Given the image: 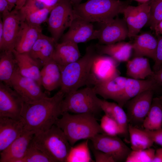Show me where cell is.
I'll return each mask as SVG.
<instances>
[{
	"label": "cell",
	"mask_w": 162,
	"mask_h": 162,
	"mask_svg": "<svg viewBox=\"0 0 162 162\" xmlns=\"http://www.w3.org/2000/svg\"><path fill=\"white\" fill-rule=\"evenodd\" d=\"M64 96L60 90L52 97L30 103L24 102L21 116L24 129L34 134L50 129L62 114L61 104Z\"/></svg>",
	"instance_id": "1"
},
{
	"label": "cell",
	"mask_w": 162,
	"mask_h": 162,
	"mask_svg": "<svg viewBox=\"0 0 162 162\" xmlns=\"http://www.w3.org/2000/svg\"><path fill=\"white\" fill-rule=\"evenodd\" d=\"M97 53L93 47L88 46L83 56L61 68L62 81L60 90L65 95L85 86H93L91 70Z\"/></svg>",
	"instance_id": "2"
},
{
	"label": "cell",
	"mask_w": 162,
	"mask_h": 162,
	"mask_svg": "<svg viewBox=\"0 0 162 162\" xmlns=\"http://www.w3.org/2000/svg\"><path fill=\"white\" fill-rule=\"evenodd\" d=\"M62 116L55 124L62 130L71 146L79 140H90L98 134H104L93 114L65 112Z\"/></svg>",
	"instance_id": "3"
},
{
	"label": "cell",
	"mask_w": 162,
	"mask_h": 162,
	"mask_svg": "<svg viewBox=\"0 0 162 162\" xmlns=\"http://www.w3.org/2000/svg\"><path fill=\"white\" fill-rule=\"evenodd\" d=\"M132 0H88L73 6L76 17L91 22L102 23L121 14L131 4Z\"/></svg>",
	"instance_id": "4"
},
{
	"label": "cell",
	"mask_w": 162,
	"mask_h": 162,
	"mask_svg": "<svg viewBox=\"0 0 162 162\" xmlns=\"http://www.w3.org/2000/svg\"><path fill=\"white\" fill-rule=\"evenodd\" d=\"M32 141L53 162H66L72 146L62 130L55 124L45 132L34 134Z\"/></svg>",
	"instance_id": "5"
},
{
	"label": "cell",
	"mask_w": 162,
	"mask_h": 162,
	"mask_svg": "<svg viewBox=\"0 0 162 162\" xmlns=\"http://www.w3.org/2000/svg\"><path fill=\"white\" fill-rule=\"evenodd\" d=\"M97 94L93 86H87L65 95L61 104L62 114L88 113L95 116L102 111L100 99Z\"/></svg>",
	"instance_id": "6"
},
{
	"label": "cell",
	"mask_w": 162,
	"mask_h": 162,
	"mask_svg": "<svg viewBox=\"0 0 162 162\" xmlns=\"http://www.w3.org/2000/svg\"><path fill=\"white\" fill-rule=\"evenodd\" d=\"M76 17L73 5L68 0H61L52 9L47 20L48 29L56 42Z\"/></svg>",
	"instance_id": "7"
},
{
	"label": "cell",
	"mask_w": 162,
	"mask_h": 162,
	"mask_svg": "<svg viewBox=\"0 0 162 162\" xmlns=\"http://www.w3.org/2000/svg\"><path fill=\"white\" fill-rule=\"evenodd\" d=\"M90 140L94 148L109 154L115 162H125L132 151L117 136L100 133Z\"/></svg>",
	"instance_id": "8"
},
{
	"label": "cell",
	"mask_w": 162,
	"mask_h": 162,
	"mask_svg": "<svg viewBox=\"0 0 162 162\" xmlns=\"http://www.w3.org/2000/svg\"><path fill=\"white\" fill-rule=\"evenodd\" d=\"M10 87L25 103H33L48 96L42 91L40 86L34 80L22 75L17 67L11 78Z\"/></svg>",
	"instance_id": "9"
},
{
	"label": "cell",
	"mask_w": 162,
	"mask_h": 162,
	"mask_svg": "<svg viewBox=\"0 0 162 162\" xmlns=\"http://www.w3.org/2000/svg\"><path fill=\"white\" fill-rule=\"evenodd\" d=\"M154 91L149 90L143 92L127 102L125 105L129 124L136 127L142 125L151 105Z\"/></svg>",
	"instance_id": "10"
},
{
	"label": "cell",
	"mask_w": 162,
	"mask_h": 162,
	"mask_svg": "<svg viewBox=\"0 0 162 162\" xmlns=\"http://www.w3.org/2000/svg\"><path fill=\"white\" fill-rule=\"evenodd\" d=\"M24 102L11 87L0 82V117L22 119Z\"/></svg>",
	"instance_id": "11"
},
{
	"label": "cell",
	"mask_w": 162,
	"mask_h": 162,
	"mask_svg": "<svg viewBox=\"0 0 162 162\" xmlns=\"http://www.w3.org/2000/svg\"><path fill=\"white\" fill-rule=\"evenodd\" d=\"M149 1L134 6L127 7L123 14L128 31V37H136L142 28L148 22L150 15Z\"/></svg>",
	"instance_id": "12"
},
{
	"label": "cell",
	"mask_w": 162,
	"mask_h": 162,
	"mask_svg": "<svg viewBox=\"0 0 162 162\" xmlns=\"http://www.w3.org/2000/svg\"><path fill=\"white\" fill-rule=\"evenodd\" d=\"M100 24L97 39L100 44H113L122 41L128 37V28L124 18L116 17Z\"/></svg>",
	"instance_id": "13"
},
{
	"label": "cell",
	"mask_w": 162,
	"mask_h": 162,
	"mask_svg": "<svg viewBox=\"0 0 162 162\" xmlns=\"http://www.w3.org/2000/svg\"><path fill=\"white\" fill-rule=\"evenodd\" d=\"M119 63L110 56L97 52L91 70L93 86L119 75L117 68Z\"/></svg>",
	"instance_id": "14"
},
{
	"label": "cell",
	"mask_w": 162,
	"mask_h": 162,
	"mask_svg": "<svg viewBox=\"0 0 162 162\" xmlns=\"http://www.w3.org/2000/svg\"><path fill=\"white\" fill-rule=\"evenodd\" d=\"M98 29L94 28L92 22L76 17L61 37L62 42L70 41L78 44L98 39Z\"/></svg>",
	"instance_id": "15"
},
{
	"label": "cell",
	"mask_w": 162,
	"mask_h": 162,
	"mask_svg": "<svg viewBox=\"0 0 162 162\" xmlns=\"http://www.w3.org/2000/svg\"><path fill=\"white\" fill-rule=\"evenodd\" d=\"M3 36L0 52L13 50L22 20L19 10L14 9L9 13L2 16Z\"/></svg>",
	"instance_id": "16"
},
{
	"label": "cell",
	"mask_w": 162,
	"mask_h": 162,
	"mask_svg": "<svg viewBox=\"0 0 162 162\" xmlns=\"http://www.w3.org/2000/svg\"><path fill=\"white\" fill-rule=\"evenodd\" d=\"M34 133L24 129L22 134L0 152V162H20L25 156Z\"/></svg>",
	"instance_id": "17"
},
{
	"label": "cell",
	"mask_w": 162,
	"mask_h": 162,
	"mask_svg": "<svg viewBox=\"0 0 162 162\" xmlns=\"http://www.w3.org/2000/svg\"><path fill=\"white\" fill-rule=\"evenodd\" d=\"M24 129V124L22 119L0 117V152L19 137Z\"/></svg>",
	"instance_id": "18"
},
{
	"label": "cell",
	"mask_w": 162,
	"mask_h": 162,
	"mask_svg": "<svg viewBox=\"0 0 162 162\" xmlns=\"http://www.w3.org/2000/svg\"><path fill=\"white\" fill-rule=\"evenodd\" d=\"M160 86L151 77L144 80L128 78L124 90L116 102L123 107L128 101L138 94L149 90L154 91Z\"/></svg>",
	"instance_id": "19"
},
{
	"label": "cell",
	"mask_w": 162,
	"mask_h": 162,
	"mask_svg": "<svg viewBox=\"0 0 162 162\" xmlns=\"http://www.w3.org/2000/svg\"><path fill=\"white\" fill-rule=\"evenodd\" d=\"M42 33L41 26H33L22 20L14 50L19 53H28Z\"/></svg>",
	"instance_id": "20"
},
{
	"label": "cell",
	"mask_w": 162,
	"mask_h": 162,
	"mask_svg": "<svg viewBox=\"0 0 162 162\" xmlns=\"http://www.w3.org/2000/svg\"><path fill=\"white\" fill-rule=\"evenodd\" d=\"M56 42L52 37L41 33L28 53L30 56L42 67L52 59Z\"/></svg>",
	"instance_id": "21"
},
{
	"label": "cell",
	"mask_w": 162,
	"mask_h": 162,
	"mask_svg": "<svg viewBox=\"0 0 162 162\" xmlns=\"http://www.w3.org/2000/svg\"><path fill=\"white\" fill-rule=\"evenodd\" d=\"M127 78L118 75L93 86L97 94L104 99H111L116 102L124 90Z\"/></svg>",
	"instance_id": "22"
},
{
	"label": "cell",
	"mask_w": 162,
	"mask_h": 162,
	"mask_svg": "<svg viewBox=\"0 0 162 162\" xmlns=\"http://www.w3.org/2000/svg\"><path fill=\"white\" fill-rule=\"evenodd\" d=\"M80 57L77 44L64 41L56 43L52 59L62 68L76 61Z\"/></svg>",
	"instance_id": "23"
},
{
	"label": "cell",
	"mask_w": 162,
	"mask_h": 162,
	"mask_svg": "<svg viewBox=\"0 0 162 162\" xmlns=\"http://www.w3.org/2000/svg\"><path fill=\"white\" fill-rule=\"evenodd\" d=\"M132 44L134 57L146 56L154 62L158 44L157 39L152 34L143 33L136 36Z\"/></svg>",
	"instance_id": "24"
},
{
	"label": "cell",
	"mask_w": 162,
	"mask_h": 162,
	"mask_svg": "<svg viewBox=\"0 0 162 162\" xmlns=\"http://www.w3.org/2000/svg\"><path fill=\"white\" fill-rule=\"evenodd\" d=\"M41 86L48 92L60 87L62 81L60 66L52 59L46 63L40 70Z\"/></svg>",
	"instance_id": "25"
},
{
	"label": "cell",
	"mask_w": 162,
	"mask_h": 162,
	"mask_svg": "<svg viewBox=\"0 0 162 162\" xmlns=\"http://www.w3.org/2000/svg\"><path fill=\"white\" fill-rule=\"evenodd\" d=\"M97 52L101 55H107L119 63L127 62L133 50L132 44L121 41L114 44L96 45Z\"/></svg>",
	"instance_id": "26"
},
{
	"label": "cell",
	"mask_w": 162,
	"mask_h": 162,
	"mask_svg": "<svg viewBox=\"0 0 162 162\" xmlns=\"http://www.w3.org/2000/svg\"><path fill=\"white\" fill-rule=\"evenodd\" d=\"M17 66L20 73L22 76L35 80L41 86L40 66L28 53H19L13 50Z\"/></svg>",
	"instance_id": "27"
},
{
	"label": "cell",
	"mask_w": 162,
	"mask_h": 162,
	"mask_svg": "<svg viewBox=\"0 0 162 162\" xmlns=\"http://www.w3.org/2000/svg\"><path fill=\"white\" fill-rule=\"evenodd\" d=\"M127 75L130 78L144 80L152 77L154 74L148 59L144 57H135L127 62Z\"/></svg>",
	"instance_id": "28"
},
{
	"label": "cell",
	"mask_w": 162,
	"mask_h": 162,
	"mask_svg": "<svg viewBox=\"0 0 162 162\" xmlns=\"http://www.w3.org/2000/svg\"><path fill=\"white\" fill-rule=\"evenodd\" d=\"M100 104L105 114L113 119L118 124L122 131L123 135L129 134L128 116L122 107L117 103L109 102L104 99H100Z\"/></svg>",
	"instance_id": "29"
},
{
	"label": "cell",
	"mask_w": 162,
	"mask_h": 162,
	"mask_svg": "<svg viewBox=\"0 0 162 162\" xmlns=\"http://www.w3.org/2000/svg\"><path fill=\"white\" fill-rule=\"evenodd\" d=\"M13 50L2 51L0 54V82L10 87L11 78L17 67Z\"/></svg>",
	"instance_id": "30"
},
{
	"label": "cell",
	"mask_w": 162,
	"mask_h": 162,
	"mask_svg": "<svg viewBox=\"0 0 162 162\" xmlns=\"http://www.w3.org/2000/svg\"><path fill=\"white\" fill-rule=\"evenodd\" d=\"M144 129L154 130L162 128V105L160 98H153L149 110L142 124Z\"/></svg>",
	"instance_id": "31"
},
{
	"label": "cell",
	"mask_w": 162,
	"mask_h": 162,
	"mask_svg": "<svg viewBox=\"0 0 162 162\" xmlns=\"http://www.w3.org/2000/svg\"><path fill=\"white\" fill-rule=\"evenodd\" d=\"M128 131L132 150L145 149L152 146L154 142L144 129L129 124Z\"/></svg>",
	"instance_id": "32"
},
{
	"label": "cell",
	"mask_w": 162,
	"mask_h": 162,
	"mask_svg": "<svg viewBox=\"0 0 162 162\" xmlns=\"http://www.w3.org/2000/svg\"><path fill=\"white\" fill-rule=\"evenodd\" d=\"M88 139L75 146H72L66 162H94L91 157Z\"/></svg>",
	"instance_id": "33"
},
{
	"label": "cell",
	"mask_w": 162,
	"mask_h": 162,
	"mask_svg": "<svg viewBox=\"0 0 162 162\" xmlns=\"http://www.w3.org/2000/svg\"><path fill=\"white\" fill-rule=\"evenodd\" d=\"M32 140L25 156L20 162H53L51 159L37 148Z\"/></svg>",
	"instance_id": "34"
},
{
	"label": "cell",
	"mask_w": 162,
	"mask_h": 162,
	"mask_svg": "<svg viewBox=\"0 0 162 162\" xmlns=\"http://www.w3.org/2000/svg\"><path fill=\"white\" fill-rule=\"evenodd\" d=\"M155 151L151 147L138 151L132 150L125 162H152Z\"/></svg>",
	"instance_id": "35"
},
{
	"label": "cell",
	"mask_w": 162,
	"mask_h": 162,
	"mask_svg": "<svg viewBox=\"0 0 162 162\" xmlns=\"http://www.w3.org/2000/svg\"><path fill=\"white\" fill-rule=\"evenodd\" d=\"M52 9L45 8L28 14L23 18L22 20L33 26H41L42 23L47 21Z\"/></svg>",
	"instance_id": "36"
},
{
	"label": "cell",
	"mask_w": 162,
	"mask_h": 162,
	"mask_svg": "<svg viewBox=\"0 0 162 162\" xmlns=\"http://www.w3.org/2000/svg\"><path fill=\"white\" fill-rule=\"evenodd\" d=\"M100 125L104 134L112 136L123 135L122 131L118 124L105 114L100 119Z\"/></svg>",
	"instance_id": "37"
},
{
	"label": "cell",
	"mask_w": 162,
	"mask_h": 162,
	"mask_svg": "<svg viewBox=\"0 0 162 162\" xmlns=\"http://www.w3.org/2000/svg\"><path fill=\"white\" fill-rule=\"evenodd\" d=\"M149 2L150 15L147 24L153 30L156 25L162 20V0H150Z\"/></svg>",
	"instance_id": "38"
},
{
	"label": "cell",
	"mask_w": 162,
	"mask_h": 162,
	"mask_svg": "<svg viewBox=\"0 0 162 162\" xmlns=\"http://www.w3.org/2000/svg\"><path fill=\"white\" fill-rule=\"evenodd\" d=\"M46 7L37 0H27L24 5L19 10L22 18L28 14Z\"/></svg>",
	"instance_id": "39"
},
{
	"label": "cell",
	"mask_w": 162,
	"mask_h": 162,
	"mask_svg": "<svg viewBox=\"0 0 162 162\" xmlns=\"http://www.w3.org/2000/svg\"><path fill=\"white\" fill-rule=\"evenodd\" d=\"M91 148L94 154L96 162H115L109 154L94 148L91 145Z\"/></svg>",
	"instance_id": "40"
},
{
	"label": "cell",
	"mask_w": 162,
	"mask_h": 162,
	"mask_svg": "<svg viewBox=\"0 0 162 162\" xmlns=\"http://www.w3.org/2000/svg\"><path fill=\"white\" fill-rule=\"evenodd\" d=\"M158 44L156 59L153 66V71L157 70L162 65V36H157Z\"/></svg>",
	"instance_id": "41"
},
{
	"label": "cell",
	"mask_w": 162,
	"mask_h": 162,
	"mask_svg": "<svg viewBox=\"0 0 162 162\" xmlns=\"http://www.w3.org/2000/svg\"><path fill=\"white\" fill-rule=\"evenodd\" d=\"M144 129L154 142L160 145L162 147V128L154 130Z\"/></svg>",
	"instance_id": "42"
},
{
	"label": "cell",
	"mask_w": 162,
	"mask_h": 162,
	"mask_svg": "<svg viewBox=\"0 0 162 162\" xmlns=\"http://www.w3.org/2000/svg\"><path fill=\"white\" fill-rule=\"evenodd\" d=\"M12 10L7 0H0V12L2 16L9 13Z\"/></svg>",
	"instance_id": "43"
},
{
	"label": "cell",
	"mask_w": 162,
	"mask_h": 162,
	"mask_svg": "<svg viewBox=\"0 0 162 162\" xmlns=\"http://www.w3.org/2000/svg\"><path fill=\"white\" fill-rule=\"evenodd\" d=\"M151 77L160 86H162V65L157 70Z\"/></svg>",
	"instance_id": "44"
},
{
	"label": "cell",
	"mask_w": 162,
	"mask_h": 162,
	"mask_svg": "<svg viewBox=\"0 0 162 162\" xmlns=\"http://www.w3.org/2000/svg\"><path fill=\"white\" fill-rule=\"evenodd\" d=\"M43 3L46 7L52 9L57 5L61 0H37Z\"/></svg>",
	"instance_id": "45"
},
{
	"label": "cell",
	"mask_w": 162,
	"mask_h": 162,
	"mask_svg": "<svg viewBox=\"0 0 162 162\" xmlns=\"http://www.w3.org/2000/svg\"><path fill=\"white\" fill-rule=\"evenodd\" d=\"M152 162H162V147L155 151Z\"/></svg>",
	"instance_id": "46"
},
{
	"label": "cell",
	"mask_w": 162,
	"mask_h": 162,
	"mask_svg": "<svg viewBox=\"0 0 162 162\" xmlns=\"http://www.w3.org/2000/svg\"><path fill=\"white\" fill-rule=\"evenodd\" d=\"M153 30L157 36L162 34V20L156 25Z\"/></svg>",
	"instance_id": "47"
},
{
	"label": "cell",
	"mask_w": 162,
	"mask_h": 162,
	"mask_svg": "<svg viewBox=\"0 0 162 162\" xmlns=\"http://www.w3.org/2000/svg\"><path fill=\"white\" fill-rule=\"evenodd\" d=\"M27 0H17L14 9L19 10L24 5Z\"/></svg>",
	"instance_id": "48"
},
{
	"label": "cell",
	"mask_w": 162,
	"mask_h": 162,
	"mask_svg": "<svg viewBox=\"0 0 162 162\" xmlns=\"http://www.w3.org/2000/svg\"><path fill=\"white\" fill-rule=\"evenodd\" d=\"M3 36V24L2 20L1 17L0 19V46L2 43Z\"/></svg>",
	"instance_id": "49"
},
{
	"label": "cell",
	"mask_w": 162,
	"mask_h": 162,
	"mask_svg": "<svg viewBox=\"0 0 162 162\" xmlns=\"http://www.w3.org/2000/svg\"><path fill=\"white\" fill-rule=\"evenodd\" d=\"M9 4L11 10L13 8L15 7L17 0H7Z\"/></svg>",
	"instance_id": "50"
},
{
	"label": "cell",
	"mask_w": 162,
	"mask_h": 162,
	"mask_svg": "<svg viewBox=\"0 0 162 162\" xmlns=\"http://www.w3.org/2000/svg\"><path fill=\"white\" fill-rule=\"evenodd\" d=\"M73 6L80 3L82 0H68Z\"/></svg>",
	"instance_id": "51"
},
{
	"label": "cell",
	"mask_w": 162,
	"mask_h": 162,
	"mask_svg": "<svg viewBox=\"0 0 162 162\" xmlns=\"http://www.w3.org/2000/svg\"><path fill=\"white\" fill-rule=\"evenodd\" d=\"M134 0L135 1L141 3H144L150 1V0Z\"/></svg>",
	"instance_id": "52"
},
{
	"label": "cell",
	"mask_w": 162,
	"mask_h": 162,
	"mask_svg": "<svg viewBox=\"0 0 162 162\" xmlns=\"http://www.w3.org/2000/svg\"><path fill=\"white\" fill-rule=\"evenodd\" d=\"M160 100H161V104H162V96H160Z\"/></svg>",
	"instance_id": "53"
}]
</instances>
